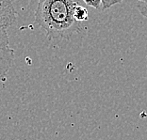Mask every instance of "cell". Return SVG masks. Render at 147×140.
Wrapping results in <instances>:
<instances>
[{
    "label": "cell",
    "mask_w": 147,
    "mask_h": 140,
    "mask_svg": "<svg viewBox=\"0 0 147 140\" xmlns=\"http://www.w3.org/2000/svg\"><path fill=\"white\" fill-rule=\"evenodd\" d=\"M76 0H38L35 23L49 40L69 38L79 28L74 19Z\"/></svg>",
    "instance_id": "obj_1"
},
{
    "label": "cell",
    "mask_w": 147,
    "mask_h": 140,
    "mask_svg": "<svg viewBox=\"0 0 147 140\" xmlns=\"http://www.w3.org/2000/svg\"><path fill=\"white\" fill-rule=\"evenodd\" d=\"M14 59V51L9 46L7 29H0V82L5 80Z\"/></svg>",
    "instance_id": "obj_2"
},
{
    "label": "cell",
    "mask_w": 147,
    "mask_h": 140,
    "mask_svg": "<svg viewBox=\"0 0 147 140\" xmlns=\"http://www.w3.org/2000/svg\"><path fill=\"white\" fill-rule=\"evenodd\" d=\"M17 12L12 0H0V29H7L14 25Z\"/></svg>",
    "instance_id": "obj_3"
},
{
    "label": "cell",
    "mask_w": 147,
    "mask_h": 140,
    "mask_svg": "<svg viewBox=\"0 0 147 140\" xmlns=\"http://www.w3.org/2000/svg\"><path fill=\"white\" fill-rule=\"evenodd\" d=\"M74 19L76 23H82V22H85L88 20L89 17V12H88V9H87L85 7H83L81 5L78 4L75 9H74Z\"/></svg>",
    "instance_id": "obj_4"
},
{
    "label": "cell",
    "mask_w": 147,
    "mask_h": 140,
    "mask_svg": "<svg viewBox=\"0 0 147 140\" xmlns=\"http://www.w3.org/2000/svg\"><path fill=\"white\" fill-rule=\"evenodd\" d=\"M86 5L92 7L96 9H103V2L102 0H83Z\"/></svg>",
    "instance_id": "obj_5"
},
{
    "label": "cell",
    "mask_w": 147,
    "mask_h": 140,
    "mask_svg": "<svg viewBox=\"0 0 147 140\" xmlns=\"http://www.w3.org/2000/svg\"><path fill=\"white\" fill-rule=\"evenodd\" d=\"M123 0H102L103 2V9H109L110 7L114 6L118 3L122 2Z\"/></svg>",
    "instance_id": "obj_6"
},
{
    "label": "cell",
    "mask_w": 147,
    "mask_h": 140,
    "mask_svg": "<svg viewBox=\"0 0 147 140\" xmlns=\"http://www.w3.org/2000/svg\"><path fill=\"white\" fill-rule=\"evenodd\" d=\"M137 8H138L139 11L141 12V14L147 18V2L146 3L139 2L138 5H137Z\"/></svg>",
    "instance_id": "obj_7"
},
{
    "label": "cell",
    "mask_w": 147,
    "mask_h": 140,
    "mask_svg": "<svg viewBox=\"0 0 147 140\" xmlns=\"http://www.w3.org/2000/svg\"><path fill=\"white\" fill-rule=\"evenodd\" d=\"M139 2H142V3H146L147 0H139Z\"/></svg>",
    "instance_id": "obj_8"
}]
</instances>
